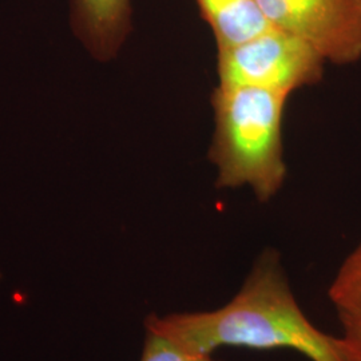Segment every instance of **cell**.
Masks as SVG:
<instances>
[{
	"mask_svg": "<svg viewBox=\"0 0 361 361\" xmlns=\"http://www.w3.org/2000/svg\"><path fill=\"white\" fill-rule=\"evenodd\" d=\"M141 361H219L212 355L192 353L168 338L146 331Z\"/></svg>",
	"mask_w": 361,
	"mask_h": 361,
	"instance_id": "cell-9",
	"label": "cell"
},
{
	"mask_svg": "<svg viewBox=\"0 0 361 361\" xmlns=\"http://www.w3.org/2000/svg\"><path fill=\"white\" fill-rule=\"evenodd\" d=\"M325 65L323 56L308 43L276 28L217 50L219 85L286 95L320 82Z\"/></svg>",
	"mask_w": 361,
	"mask_h": 361,
	"instance_id": "cell-3",
	"label": "cell"
},
{
	"mask_svg": "<svg viewBox=\"0 0 361 361\" xmlns=\"http://www.w3.org/2000/svg\"><path fill=\"white\" fill-rule=\"evenodd\" d=\"M0 280H1V271H0Z\"/></svg>",
	"mask_w": 361,
	"mask_h": 361,
	"instance_id": "cell-10",
	"label": "cell"
},
{
	"mask_svg": "<svg viewBox=\"0 0 361 361\" xmlns=\"http://www.w3.org/2000/svg\"><path fill=\"white\" fill-rule=\"evenodd\" d=\"M70 27L94 61L107 63L131 34V0H70Z\"/></svg>",
	"mask_w": 361,
	"mask_h": 361,
	"instance_id": "cell-5",
	"label": "cell"
},
{
	"mask_svg": "<svg viewBox=\"0 0 361 361\" xmlns=\"http://www.w3.org/2000/svg\"><path fill=\"white\" fill-rule=\"evenodd\" d=\"M360 296L361 243L343 261L328 289V297L335 308L344 307Z\"/></svg>",
	"mask_w": 361,
	"mask_h": 361,
	"instance_id": "cell-7",
	"label": "cell"
},
{
	"mask_svg": "<svg viewBox=\"0 0 361 361\" xmlns=\"http://www.w3.org/2000/svg\"><path fill=\"white\" fill-rule=\"evenodd\" d=\"M202 19L224 50L271 28L257 0H195Z\"/></svg>",
	"mask_w": 361,
	"mask_h": 361,
	"instance_id": "cell-6",
	"label": "cell"
},
{
	"mask_svg": "<svg viewBox=\"0 0 361 361\" xmlns=\"http://www.w3.org/2000/svg\"><path fill=\"white\" fill-rule=\"evenodd\" d=\"M145 328L200 355H213L221 347H244L290 349L310 361H345L337 337L314 326L298 305L274 249L258 256L240 290L225 305L165 316L153 313L146 317Z\"/></svg>",
	"mask_w": 361,
	"mask_h": 361,
	"instance_id": "cell-1",
	"label": "cell"
},
{
	"mask_svg": "<svg viewBox=\"0 0 361 361\" xmlns=\"http://www.w3.org/2000/svg\"><path fill=\"white\" fill-rule=\"evenodd\" d=\"M271 28L304 40L326 63L361 59V0H257Z\"/></svg>",
	"mask_w": 361,
	"mask_h": 361,
	"instance_id": "cell-4",
	"label": "cell"
},
{
	"mask_svg": "<svg viewBox=\"0 0 361 361\" xmlns=\"http://www.w3.org/2000/svg\"><path fill=\"white\" fill-rule=\"evenodd\" d=\"M288 98L257 87L217 86L209 157L217 169L219 189L247 186L261 202L280 192L286 178L283 122Z\"/></svg>",
	"mask_w": 361,
	"mask_h": 361,
	"instance_id": "cell-2",
	"label": "cell"
},
{
	"mask_svg": "<svg viewBox=\"0 0 361 361\" xmlns=\"http://www.w3.org/2000/svg\"><path fill=\"white\" fill-rule=\"evenodd\" d=\"M336 310L341 324L337 337L340 350L345 361H361V296Z\"/></svg>",
	"mask_w": 361,
	"mask_h": 361,
	"instance_id": "cell-8",
	"label": "cell"
}]
</instances>
